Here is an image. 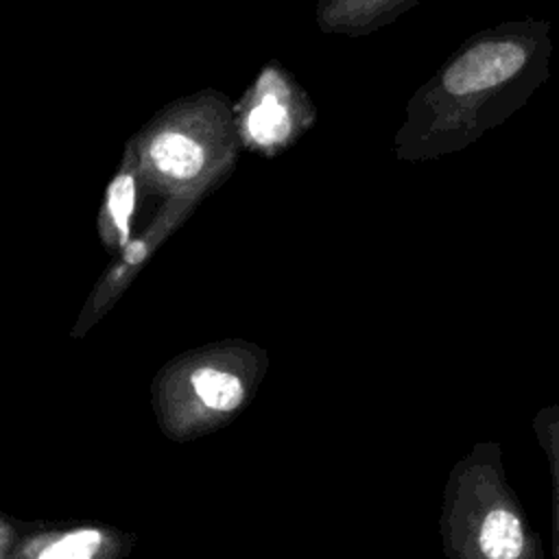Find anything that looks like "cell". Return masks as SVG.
Instances as JSON below:
<instances>
[{
    "instance_id": "6da1fadb",
    "label": "cell",
    "mask_w": 559,
    "mask_h": 559,
    "mask_svg": "<svg viewBox=\"0 0 559 559\" xmlns=\"http://www.w3.org/2000/svg\"><path fill=\"white\" fill-rule=\"evenodd\" d=\"M478 507L480 515L472 533L478 559H544L539 535L528 526L524 511L496 467H487L485 498Z\"/></svg>"
},
{
    "instance_id": "7a4b0ae2",
    "label": "cell",
    "mask_w": 559,
    "mask_h": 559,
    "mask_svg": "<svg viewBox=\"0 0 559 559\" xmlns=\"http://www.w3.org/2000/svg\"><path fill=\"white\" fill-rule=\"evenodd\" d=\"M148 155L155 168L173 179H192L203 168V148L192 138L177 131L159 133Z\"/></svg>"
},
{
    "instance_id": "3957f363",
    "label": "cell",
    "mask_w": 559,
    "mask_h": 559,
    "mask_svg": "<svg viewBox=\"0 0 559 559\" xmlns=\"http://www.w3.org/2000/svg\"><path fill=\"white\" fill-rule=\"evenodd\" d=\"M533 430L542 452L548 461L550 474V511H552V559H559V404L544 406L535 419Z\"/></svg>"
},
{
    "instance_id": "277c9868",
    "label": "cell",
    "mask_w": 559,
    "mask_h": 559,
    "mask_svg": "<svg viewBox=\"0 0 559 559\" xmlns=\"http://www.w3.org/2000/svg\"><path fill=\"white\" fill-rule=\"evenodd\" d=\"M192 386L201 402L216 411H231L245 397L242 382L234 373L218 371L212 367L197 369L192 373Z\"/></svg>"
},
{
    "instance_id": "5b68a950",
    "label": "cell",
    "mask_w": 559,
    "mask_h": 559,
    "mask_svg": "<svg viewBox=\"0 0 559 559\" xmlns=\"http://www.w3.org/2000/svg\"><path fill=\"white\" fill-rule=\"evenodd\" d=\"M249 133L262 142V144H273L280 138L286 135L288 131V116L286 109L273 98L266 96L251 114H249Z\"/></svg>"
},
{
    "instance_id": "8992f818",
    "label": "cell",
    "mask_w": 559,
    "mask_h": 559,
    "mask_svg": "<svg viewBox=\"0 0 559 559\" xmlns=\"http://www.w3.org/2000/svg\"><path fill=\"white\" fill-rule=\"evenodd\" d=\"M135 205V183L131 175H120L114 179L107 192V210L118 227L120 240L127 242L129 236V218Z\"/></svg>"
},
{
    "instance_id": "52a82bcc",
    "label": "cell",
    "mask_w": 559,
    "mask_h": 559,
    "mask_svg": "<svg viewBox=\"0 0 559 559\" xmlns=\"http://www.w3.org/2000/svg\"><path fill=\"white\" fill-rule=\"evenodd\" d=\"M98 544H100L98 531H79L44 548L39 559H92Z\"/></svg>"
}]
</instances>
